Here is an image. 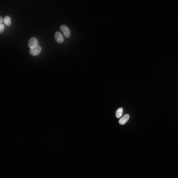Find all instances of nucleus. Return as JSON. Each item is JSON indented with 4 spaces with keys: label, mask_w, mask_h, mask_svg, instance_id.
Instances as JSON below:
<instances>
[{
    "label": "nucleus",
    "mask_w": 178,
    "mask_h": 178,
    "mask_svg": "<svg viewBox=\"0 0 178 178\" xmlns=\"http://www.w3.org/2000/svg\"><path fill=\"white\" fill-rule=\"evenodd\" d=\"M38 41L36 38L34 37L31 38L29 40L28 46L30 49L33 48L38 45Z\"/></svg>",
    "instance_id": "1"
},
{
    "label": "nucleus",
    "mask_w": 178,
    "mask_h": 178,
    "mask_svg": "<svg viewBox=\"0 0 178 178\" xmlns=\"http://www.w3.org/2000/svg\"><path fill=\"white\" fill-rule=\"evenodd\" d=\"M41 47L38 45L33 48L30 49V53L33 56H35L39 55L41 53Z\"/></svg>",
    "instance_id": "2"
},
{
    "label": "nucleus",
    "mask_w": 178,
    "mask_h": 178,
    "mask_svg": "<svg viewBox=\"0 0 178 178\" xmlns=\"http://www.w3.org/2000/svg\"><path fill=\"white\" fill-rule=\"evenodd\" d=\"M60 30L63 33L64 35L66 38H69L70 35V32L68 27L64 25L61 26L60 28Z\"/></svg>",
    "instance_id": "3"
},
{
    "label": "nucleus",
    "mask_w": 178,
    "mask_h": 178,
    "mask_svg": "<svg viewBox=\"0 0 178 178\" xmlns=\"http://www.w3.org/2000/svg\"><path fill=\"white\" fill-rule=\"evenodd\" d=\"M54 37L56 41L58 43H61L64 41V39L61 33L59 32H57L55 33Z\"/></svg>",
    "instance_id": "4"
},
{
    "label": "nucleus",
    "mask_w": 178,
    "mask_h": 178,
    "mask_svg": "<svg viewBox=\"0 0 178 178\" xmlns=\"http://www.w3.org/2000/svg\"><path fill=\"white\" fill-rule=\"evenodd\" d=\"M130 117L129 115L126 114L124 115L119 120V123L121 125L125 124L129 120Z\"/></svg>",
    "instance_id": "5"
},
{
    "label": "nucleus",
    "mask_w": 178,
    "mask_h": 178,
    "mask_svg": "<svg viewBox=\"0 0 178 178\" xmlns=\"http://www.w3.org/2000/svg\"><path fill=\"white\" fill-rule=\"evenodd\" d=\"M123 111V109L122 108L118 109L116 112V117L118 119L120 118L122 116Z\"/></svg>",
    "instance_id": "6"
},
{
    "label": "nucleus",
    "mask_w": 178,
    "mask_h": 178,
    "mask_svg": "<svg viewBox=\"0 0 178 178\" xmlns=\"http://www.w3.org/2000/svg\"><path fill=\"white\" fill-rule=\"evenodd\" d=\"M4 22L5 24L7 26H10L11 23L10 17L8 16L6 17L4 20Z\"/></svg>",
    "instance_id": "7"
},
{
    "label": "nucleus",
    "mask_w": 178,
    "mask_h": 178,
    "mask_svg": "<svg viewBox=\"0 0 178 178\" xmlns=\"http://www.w3.org/2000/svg\"><path fill=\"white\" fill-rule=\"evenodd\" d=\"M4 26L3 24H0V33H1L4 31Z\"/></svg>",
    "instance_id": "8"
},
{
    "label": "nucleus",
    "mask_w": 178,
    "mask_h": 178,
    "mask_svg": "<svg viewBox=\"0 0 178 178\" xmlns=\"http://www.w3.org/2000/svg\"><path fill=\"white\" fill-rule=\"evenodd\" d=\"M3 21V20L2 18L0 17V24H1Z\"/></svg>",
    "instance_id": "9"
}]
</instances>
